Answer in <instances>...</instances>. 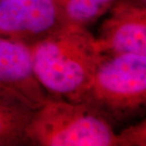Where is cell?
Returning <instances> with one entry per match:
<instances>
[{
	"mask_svg": "<svg viewBox=\"0 0 146 146\" xmlns=\"http://www.w3.org/2000/svg\"><path fill=\"white\" fill-rule=\"evenodd\" d=\"M29 47L47 98L83 102L104 57L94 34L86 27L63 24Z\"/></svg>",
	"mask_w": 146,
	"mask_h": 146,
	"instance_id": "obj_1",
	"label": "cell"
},
{
	"mask_svg": "<svg viewBox=\"0 0 146 146\" xmlns=\"http://www.w3.org/2000/svg\"><path fill=\"white\" fill-rule=\"evenodd\" d=\"M27 137L30 145L120 146L115 124L92 106L54 98L34 111Z\"/></svg>",
	"mask_w": 146,
	"mask_h": 146,
	"instance_id": "obj_2",
	"label": "cell"
},
{
	"mask_svg": "<svg viewBox=\"0 0 146 146\" xmlns=\"http://www.w3.org/2000/svg\"><path fill=\"white\" fill-rule=\"evenodd\" d=\"M83 102L115 125L141 115L146 106V55L104 56Z\"/></svg>",
	"mask_w": 146,
	"mask_h": 146,
	"instance_id": "obj_3",
	"label": "cell"
},
{
	"mask_svg": "<svg viewBox=\"0 0 146 146\" xmlns=\"http://www.w3.org/2000/svg\"><path fill=\"white\" fill-rule=\"evenodd\" d=\"M0 98L36 110L48 98L34 73L30 49L0 36Z\"/></svg>",
	"mask_w": 146,
	"mask_h": 146,
	"instance_id": "obj_4",
	"label": "cell"
},
{
	"mask_svg": "<svg viewBox=\"0 0 146 146\" xmlns=\"http://www.w3.org/2000/svg\"><path fill=\"white\" fill-rule=\"evenodd\" d=\"M107 13L95 36L102 55H146V6L116 0Z\"/></svg>",
	"mask_w": 146,
	"mask_h": 146,
	"instance_id": "obj_5",
	"label": "cell"
},
{
	"mask_svg": "<svg viewBox=\"0 0 146 146\" xmlns=\"http://www.w3.org/2000/svg\"><path fill=\"white\" fill-rule=\"evenodd\" d=\"M65 24L54 0H0V36L30 46Z\"/></svg>",
	"mask_w": 146,
	"mask_h": 146,
	"instance_id": "obj_6",
	"label": "cell"
},
{
	"mask_svg": "<svg viewBox=\"0 0 146 146\" xmlns=\"http://www.w3.org/2000/svg\"><path fill=\"white\" fill-rule=\"evenodd\" d=\"M35 110L0 98V146L29 145L27 130Z\"/></svg>",
	"mask_w": 146,
	"mask_h": 146,
	"instance_id": "obj_7",
	"label": "cell"
},
{
	"mask_svg": "<svg viewBox=\"0 0 146 146\" xmlns=\"http://www.w3.org/2000/svg\"><path fill=\"white\" fill-rule=\"evenodd\" d=\"M116 0H54L65 24L86 27L107 13Z\"/></svg>",
	"mask_w": 146,
	"mask_h": 146,
	"instance_id": "obj_8",
	"label": "cell"
},
{
	"mask_svg": "<svg viewBox=\"0 0 146 146\" xmlns=\"http://www.w3.org/2000/svg\"><path fill=\"white\" fill-rule=\"evenodd\" d=\"M120 146H145L146 123L145 119L141 122L129 125L118 131Z\"/></svg>",
	"mask_w": 146,
	"mask_h": 146,
	"instance_id": "obj_9",
	"label": "cell"
},
{
	"mask_svg": "<svg viewBox=\"0 0 146 146\" xmlns=\"http://www.w3.org/2000/svg\"><path fill=\"white\" fill-rule=\"evenodd\" d=\"M124 1H127L132 3H135L137 5L141 6H146V0H124Z\"/></svg>",
	"mask_w": 146,
	"mask_h": 146,
	"instance_id": "obj_10",
	"label": "cell"
}]
</instances>
